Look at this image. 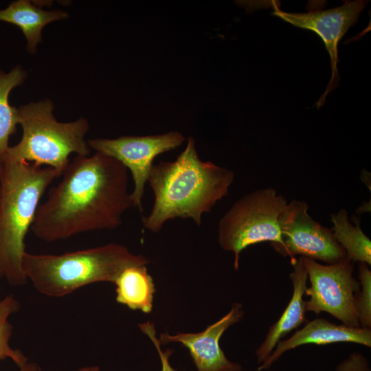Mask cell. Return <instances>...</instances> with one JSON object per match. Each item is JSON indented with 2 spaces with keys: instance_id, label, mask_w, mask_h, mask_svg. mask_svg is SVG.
<instances>
[{
  "instance_id": "3957f363",
  "label": "cell",
  "mask_w": 371,
  "mask_h": 371,
  "mask_svg": "<svg viewBox=\"0 0 371 371\" xmlns=\"http://www.w3.org/2000/svg\"><path fill=\"white\" fill-rule=\"evenodd\" d=\"M0 160V278L19 286L27 282L22 267L27 233L47 188L61 173L24 161Z\"/></svg>"
},
{
  "instance_id": "5b68a950",
  "label": "cell",
  "mask_w": 371,
  "mask_h": 371,
  "mask_svg": "<svg viewBox=\"0 0 371 371\" xmlns=\"http://www.w3.org/2000/svg\"><path fill=\"white\" fill-rule=\"evenodd\" d=\"M53 104L46 100L16 108L17 124L23 135L14 146H9L0 158L45 165L63 174L71 153L89 155L85 137L89 129L85 118L75 122H58L53 115Z\"/></svg>"
},
{
  "instance_id": "ba28073f",
  "label": "cell",
  "mask_w": 371,
  "mask_h": 371,
  "mask_svg": "<svg viewBox=\"0 0 371 371\" xmlns=\"http://www.w3.org/2000/svg\"><path fill=\"white\" fill-rule=\"evenodd\" d=\"M308 209L304 201L287 203L279 218L282 245L276 251L290 259L300 255L326 264L344 260L346 254L331 229L314 220Z\"/></svg>"
},
{
  "instance_id": "8fae6325",
  "label": "cell",
  "mask_w": 371,
  "mask_h": 371,
  "mask_svg": "<svg viewBox=\"0 0 371 371\" xmlns=\"http://www.w3.org/2000/svg\"><path fill=\"white\" fill-rule=\"evenodd\" d=\"M244 312L240 303L235 302L222 318L196 333H167L159 335L161 344L177 342L187 348L197 371H241L240 363L230 361L221 348L219 341L224 332L240 321Z\"/></svg>"
},
{
  "instance_id": "44dd1931",
  "label": "cell",
  "mask_w": 371,
  "mask_h": 371,
  "mask_svg": "<svg viewBox=\"0 0 371 371\" xmlns=\"http://www.w3.org/2000/svg\"><path fill=\"white\" fill-rule=\"evenodd\" d=\"M335 371H371V368L363 354L353 352L337 365Z\"/></svg>"
},
{
  "instance_id": "6da1fadb",
  "label": "cell",
  "mask_w": 371,
  "mask_h": 371,
  "mask_svg": "<svg viewBox=\"0 0 371 371\" xmlns=\"http://www.w3.org/2000/svg\"><path fill=\"white\" fill-rule=\"evenodd\" d=\"M61 180L40 203L30 230L53 243L78 234L115 229L133 207L127 168L115 159L95 152L69 161Z\"/></svg>"
},
{
  "instance_id": "52a82bcc",
  "label": "cell",
  "mask_w": 371,
  "mask_h": 371,
  "mask_svg": "<svg viewBox=\"0 0 371 371\" xmlns=\"http://www.w3.org/2000/svg\"><path fill=\"white\" fill-rule=\"evenodd\" d=\"M311 286L305 295L306 311L316 315L326 312L350 327H361L356 308L360 284L353 276L354 262L347 257L333 264L322 265L302 257Z\"/></svg>"
},
{
  "instance_id": "9a60e30c",
  "label": "cell",
  "mask_w": 371,
  "mask_h": 371,
  "mask_svg": "<svg viewBox=\"0 0 371 371\" xmlns=\"http://www.w3.org/2000/svg\"><path fill=\"white\" fill-rule=\"evenodd\" d=\"M114 283L118 303L132 310H140L145 313L151 312L155 288L146 265L126 268Z\"/></svg>"
},
{
  "instance_id": "e0dca14e",
  "label": "cell",
  "mask_w": 371,
  "mask_h": 371,
  "mask_svg": "<svg viewBox=\"0 0 371 371\" xmlns=\"http://www.w3.org/2000/svg\"><path fill=\"white\" fill-rule=\"evenodd\" d=\"M25 74L19 67L6 74L0 71V158L8 148V140L17 124L16 108L10 106L8 95L10 91L21 85Z\"/></svg>"
},
{
  "instance_id": "4fadbf2b",
  "label": "cell",
  "mask_w": 371,
  "mask_h": 371,
  "mask_svg": "<svg viewBox=\"0 0 371 371\" xmlns=\"http://www.w3.org/2000/svg\"><path fill=\"white\" fill-rule=\"evenodd\" d=\"M291 265L293 268L289 274L293 288V295L282 314L269 328L265 339L256 351L259 363L268 358L281 338L306 321L304 295L307 289L308 274L302 256L291 259Z\"/></svg>"
},
{
  "instance_id": "30bf717a",
  "label": "cell",
  "mask_w": 371,
  "mask_h": 371,
  "mask_svg": "<svg viewBox=\"0 0 371 371\" xmlns=\"http://www.w3.org/2000/svg\"><path fill=\"white\" fill-rule=\"evenodd\" d=\"M368 1H347L339 7L330 10H313L304 13H290L274 6L272 14L291 25L316 33L324 42L328 52L332 75L324 94L317 103L319 108L328 93L338 87L339 75L337 70V45L348 30L359 19Z\"/></svg>"
},
{
  "instance_id": "ffe728a7",
  "label": "cell",
  "mask_w": 371,
  "mask_h": 371,
  "mask_svg": "<svg viewBox=\"0 0 371 371\" xmlns=\"http://www.w3.org/2000/svg\"><path fill=\"white\" fill-rule=\"evenodd\" d=\"M141 331L149 337L154 344L159 355L161 363V371H176L170 364L169 358L172 353V350L167 349L163 350L159 339L156 337V330L153 323L147 322L139 324Z\"/></svg>"
},
{
  "instance_id": "603a6c76",
  "label": "cell",
  "mask_w": 371,
  "mask_h": 371,
  "mask_svg": "<svg viewBox=\"0 0 371 371\" xmlns=\"http://www.w3.org/2000/svg\"><path fill=\"white\" fill-rule=\"evenodd\" d=\"M78 371H100V368L98 366H89L82 368Z\"/></svg>"
},
{
  "instance_id": "7a4b0ae2",
  "label": "cell",
  "mask_w": 371,
  "mask_h": 371,
  "mask_svg": "<svg viewBox=\"0 0 371 371\" xmlns=\"http://www.w3.org/2000/svg\"><path fill=\"white\" fill-rule=\"evenodd\" d=\"M232 170L202 161L195 141L188 138L184 150L173 161L153 164L148 179L154 194L150 213L142 217L144 228L159 232L169 220L192 219L197 226L202 216L228 194Z\"/></svg>"
},
{
  "instance_id": "9c48e42d",
  "label": "cell",
  "mask_w": 371,
  "mask_h": 371,
  "mask_svg": "<svg viewBox=\"0 0 371 371\" xmlns=\"http://www.w3.org/2000/svg\"><path fill=\"white\" fill-rule=\"evenodd\" d=\"M185 137L178 131L147 136H122L117 139L88 141L90 148L111 157L131 171L134 188L131 192L133 207L142 212L145 185L155 158L181 145Z\"/></svg>"
},
{
  "instance_id": "8992f818",
  "label": "cell",
  "mask_w": 371,
  "mask_h": 371,
  "mask_svg": "<svg viewBox=\"0 0 371 371\" xmlns=\"http://www.w3.org/2000/svg\"><path fill=\"white\" fill-rule=\"evenodd\" d=\"M287 203L275 189H260L239 199L221 217L218 243L234 253L236 270L240 253L249 246L268 241L276 250L282 245L279 218Z\"/></svg>"
},
{
  "instance_id": "7c38bea8",
  "label": "cell",
  "mask_w": 371,
  "mask_h": 371,
  "mask_svg": "<svg viewBox=\"0 0 371 371\" xmlns=\"http://www.w3.org/2000/svg\"><path fill=\"white\" fill-rule=\"evenodd\" d=\"M338 342L355 343L371 347V328L337 325L324 318L307 322L304 326L285 340L279 341L268 358L257 368L269 369L286 352L308 344L326 345Z\"/></svg>"
},
{
  "instance_id": "ac0fdd59",
  "label": "cell",
  "mask_w": 371,
  "mask_h": 371,
  "mask_svg": "<svg viewBox=\"0 0 371 371\" xmlns=\"http://www.w3.org/2000/svg\"><path fill=\"white\" fill-rule=\"evenodd\" d=\"M20 308L19 301L12 295H8L0 300V360L10 358L21 368L27 363V358L20 350L11 348L10 339L12 326L9 322L10 317Z\"/></svg>"
},
{
  "instance_id": "cb8c5ba5",
  "label": "cell",
  "mask_w": 371,
  "mask_h": 371,
  "mask_svg": "<svg viewBox=\"0 0 371 371\" xmlns=\"http://www.w3.org/2000/svg\"><path fill=\"white\" fill-rule=\"evenodd\" d=\"M1 161L0 160V178H1Z\"/></svg>"
},
{
  "instance_id": "d6986e66",
  "label": "cell",
  "mask_w": 371,
  "mask_h": 371,
  "mask_svg": "<svg viewBox=\"0 0 371 371\" xmlns=\"http://www.w3.org/2000/svg\"><path fill=\"white\" fill-rule=\"evenodd\" d=\"M370 265L359 262V279L361 289L356 295V308L361 327L371 328V271Z\"/></svg>"
},
{
  "instance_id": "2e32d148",
  "label": "cell",
  "mask_w": 371,
  "mask_h": 371,
  "mask_svg": "<svg viewBox=\"0 0 371 371\" xmlns=\"http://www.w3.org/2000/svg\"><path fill=\"white\" fill-rule=\"evenodd\" d=\"M333 234L350 260L371 265V240L362 231L359 221H350L348 212L341 210L332 214Z\"/></svg>"
},
{
  "instance_id": "5bb4252c",
  "label": "cell",
  "mask_w": 371,
  "mask_h": 371,
  "mask_svg": "<svg viewBox=\"0 0 371 371\" xmlns=\"http://www.w3.org/2000/svg\"><path fill=\"white\" fill-rule=\"evenodd\" d=\"M67 14L60 10L45 11L27 0H18L0 10V21L21 28L27 41V49L34 53L41 40L43 28L49 23L65 19Z\"/></svg>"
},
{
  "instance_id": "7402d4cb",
  "label": "cell",
  "mask_w": 371,
  "mask_h": 371,
  "mask_svg": "<svg viewBox=\"0 0 371 371\" xmlns=\"http://www.w3.org/2000/svg\"><path fill=\"white\" fill-rule=\"evenodd\" d=\"M19 371H41V368L36 363H27L23 367L19 368Z\"/></svg>"
},
{
  "instance_id": "277c9868",
  "label": "cell",
  "mask_w": 371,
  "mask_h": 371,
  "mask_svg": "<svg viewBox=\"0 0 371 371\" xmlns=\"http://www.w3.org/2000/svg\"><path fill=\"white\" fill-rule=\"evenodd\" d=\"M148 262L144 256L131 253L122 245L111 243L62 254L25 251L22 267L27 280L38 293L61 297L90 284L114 283L126 268Z\"/></svg>"
}]
</instances>
